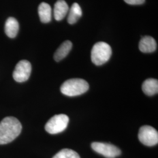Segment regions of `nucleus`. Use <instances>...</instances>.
Masks as SVG:
<instances>
[{
    "mask_svg": "<svg viewBox=\"0 0 158 158\" xmlns=\"http://www.w3.org/2000/svg\"><path fill=\"white\" fill-rule=\"evenodd\" d=\"M22 131V125L18 119L13 117H7L0 122V145L13 141Z\"/></svg>",
    "mask_w": 158,
    "mask_h": 158,
    "instance_id": "1",
    "label": "nucleus"
},
{
    "mask_svg": "<svg viewBox=\"0 0 158 158\" xmlns=\"http://www.w3.org/2000/svg\"><path fill=\"white\" fill-rule=\"evenodd\" d=\"M89 89V83L83 79H69L64 81L60 87L62 93L69 97L80 96Z\"/></svg>",
    "mask_w": 158,
    "mask_h": 158,
    "instance_id": "2",
    "label": "nucleus"
},
{
    "mask_svg": "<svg viewBox=\"0 0 158 158\" xmlns=\"http://www.w3.org/2000/svg\"><path fill=\"white\" fill-rule=\"evenodd\" d=\"M112 55L111 46L104 42H98L93 46L91 52V61L97 66L107 62Z\"/></svg>",
    "mask_w": 158,
    "mask_h": 158,
    "instance_id": "3",
    "label": "nucleus"
},
{
    "mask_svg": "<svg viewBox=\"0 0 158 158\" xmlns=\"http://www.w3.org/2000/svg\"><path fill=\"white\" fill-rule=\"evenodd\" d=\"M69 118L65 114H58L52 117L45 125V130L51 134L60 133L66 129Z\"/></svg>",
    "mask_w": 158,
    "mask_h": 158,
    "instance_id": "4",
    "label": "nucleus"
},
{
    "mask_svg": "<svg viewBox=\"0 0 158 158\" xmlns=\"http://www.w3.org/2000/svg\"><path fill=\"white\" fill-rule=\"evenodd\" d=\"M138 138L144 145L155 146L158 143V131L151 126H142L139 131Z\"/></svg>",
    "mask_w": 158,
    "mask_h": 158,
    "instance_id": "5",
    "label": "nucleus"
},
{
    "mask_svg": "<svg viewBox=\"0 0 158 158\" xmlns=\"http://www.w3.org/2000/svg\"><path fill=\"white\" fill-rule=\"evenodd\" d=\"M91 148L96 152L107 158H116L121 153L118 148L108 143L94 142L91 143Z\"/></svg>",
    "mask_w": 158,
    "mask_h": 158,
    "instance_id": "6",
    "label": "nucleus"
},
{
    "mask_svg": "<svg viewBox=\"0 0 158 158\" xmlns=\"http://www.w3.org/2000/svg\"><path fill=\"white\" fill-rule=\"evenodd\" d=\"M31 64L27 60H23L17 63L13 72V78L19 83H23L28 80L31 73Z\"/></svg>",
    "mask_w": 158,
    "mask_h": 158,
    "instance_id": "7",
    "label": "nucleus"
},
{
    "mask_svg": "<svg viewBox=\"0 0 158 158\" xmlns=\"http://www.w3.org/2000/svg\"><path fill=\"white\" fill-rule=\"evenodd\" d=\"M156 42L152 36H145L140 40L139 49L143 53H152L156 51Z\"/></svg>",
    "mask_w": 158,
    "mask_h": 158,
    "instance_id": "8",
    "label": "nucleus"
},
{
    "mask_svg": "<svg viewBox=\"0 0 158 158\" xmlns=\"http://www.w3.org/2000/svg\"><path fill=\"white\" fill-rule=\"evenodd\" d=\"M69 11V6L64 0H57L54 6L53 14L56 21H61Z\"/></svg>",
    "mask_w": 158,
    "mask_h": 158,
    "instance_id": "9",
    "label": "nucleus"
},
{
    "mask_svg": "<svg viewBox=\"0 0 158 158\" xmlns=\"http://www.w3.org/2000/svg\"><path fill=\"white\" fill-rule=\"evenodd\" d=\"M19 23L15 18L10 17L6 21L5 24V32L11 38L16 37L19 31Z\"/></svg>",
    "mask_w": 158,
    "mask_h": 158,
    "instance_id": "10",
    "label": "nucleus"
},
{
    "mask_svg": "<svg viewBox=\"0 0 158 158\" xmlns=\"http://www.w3.org/2000/svg\"><path fill=\"white\" fill-rule=\"evenodd\" d=\"M72 48V43L70 40H66L59 47L54 54V59L59 62L67 56Z\"/></svg>",
    "mask_w": 158,
    "mask_h": 158,
    "instance_id": "11",
    "label": "nucleus"
},
{
    "mask_svg": "<svg viewBox=\"0 0 158 158\" xmlns=\"http://www.w3.org/2000/svg\"><path fill=\"white\" fill-rule=\"evenodd\" d=\"M142 89L143 93L148 96H153L158 92V80L148 79L144 81L142 85Z\"/></svg>",
    "mask_w": 158,
    "mask_h": 158,
    "instance_id": "12",
    "label": "nucleus"
},
{
    "mask_svg": "<svg viewBox=\"0 0 158 158\" xmlns=\"http://www.w3.org/2000/svg\"><path fill=\"white\" fill-rule=\"evenodd\" d=\"M38 14L40 21L43 23H49L52 19V8L46 2H42L38 7Z\"/></svg>",
    "mask_w": 158,
    "mask_h": 158,
    "instance_id": "13",
    "label": "nucleus"
},
{
    "mask_svg": "<svg viewBox=\"0 0 158 158\" xmlns=\"http://www.w3.org/2000/svg\"><path fill=\"white\" fill-rule=\"evenodd\" d=\"M82 15L81 7L77 3H74L72 6L68 18V22L70 24H74L76 23Z\"/></svg>",
    "mask_w": 158,
    "mask_h": 158,
    "instance_id": "14",
    "label": "nucleus"
},
{
    "mask_svg": "<svg viewBox=\"0 0 158 158\" xmlns=\"http://www.w3.org/2000/svg\"><path fill=\"white\" fill-rule=\"evenodd\" d=\"M52 158H80L79 154L73 150L63 149L60 151Z\"/></svg>",
    "mask_w": 158,
    "mask_h": 158,
    "instance_id": "15",
    "label": "nucleus"
},
{
    "mask_svg": "<svg viewBox=\"0 0 158 158\" xmlns=\"http://www.w3.org/2000/svg\"><path fill=\"white\" fill-rule=\"evenodd\" d=\"M126 3L130 5H141L145 2V0H124Z\"/></svg>",
    "mask_w": 158,
    "mask_h": 158,
    "instance_id": "16",
    "label": "nucleus"
}]
</instances>
